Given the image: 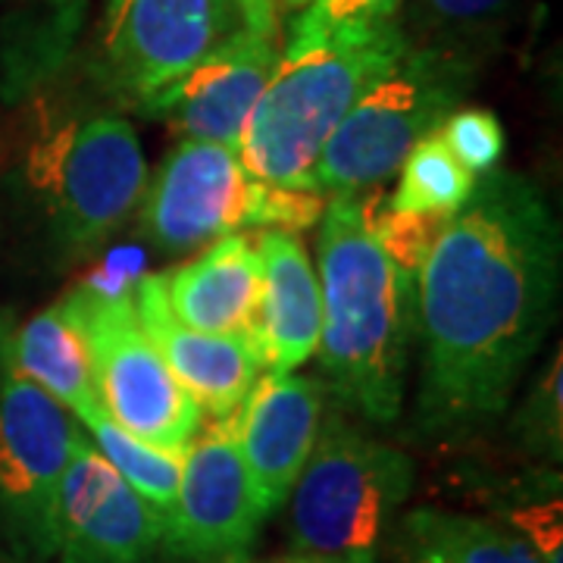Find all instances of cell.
Masks as SVG:
<instances>
[{"instance_id": "cell-1", "label": "cell", "mask_w": 563, "mask_h": 563, "mask_svg": "<svg viewBox=\"0 0 563 563\" xmlns=\"http://www.w3.org/2000/svg\"><path fill=\"white\" fill-rule=\"evenodd\" d=\"M561 220L536 181L492 169L444 220L417 279L422 439H461L507 410L561 295Z\"/></svg>"}, {"instance_id": "cell-2", "label": "cell", "mask_w": 563, "mask_h": 563, "mask_svg": "<svg viewBox=\"0 0 563 563\" xmlns=\"http://www.w3.org/2000/svg\"><path fill=\"white\" fill-rule=\"evenodd\" d=\"M317 263L322 376L347 410L388 426L401 417L417 344V279L376 244L363 191L325 198Z\"/></svg>"}, {"instance_id": "cell-3", "label": "cell", "mask_w": 563, "mask_h": 563, "mask_svg": "<svg viewBox=\"0 0 563 563\" xmlns=\"http://www.w3.org/2000/svg\"><path fill=\"white\" fill-rule=\"evenodd\" d=\"M407 47L401 20L285 41L239 141L244 169L279 188L313 191L322 144L363 91L395 69Z\"/></svg>"}, {"instance_id": "cell-4", "label": "cell", "mask_w": 563, "mask_h": 563, "mask_svg": "<svg viewBox=\"0 0 563 563\" xmlns=\"http://www.w3.org/2000/svg\"><path fill=\"white\" fill-rule=\"evenodd\" d=\"M20 179L47 239L85 254L139 213L147 161L120 113L38 103L22 141Z\"/></svg>"}, {"instance_id": "cell-5", "label": "cell", "mask_w": 563, "mask_h": 563, "mask_svg": "<svg viewBox=\"0 0 563 563\" xmlns=\"http://www.w3.org/2000/svg\"><path fill=\"white\" fill-rule=\"evenodd\" d=\"M413 479V461L401 448L366 435L344 417H329L288 495L291 554L383 563L388 532Z\"/></svg>"}, {"instance_id": "cell-6", "label": "cell", "mask_w": 563, "mask_h": 563, "mask_svg": "<svg viewBox=\"0 0 563 563\" xmlns=\"http://www.w3.org/2000/svg\"><path fill=\"white\" fill-rule=\"evenodd\" d=\"M476 79V60L435 44H410L407 54L344 113L313 166L322 198L379 188L401 169L410 147L457 110Z\"/></svg>"}, {"instance_id": "cell-7", "label": "cell", "mask_w": 563, "mask_h": 563, "mask_svg": "<svg viewBox=\"0 0 563 563\" xmlns=\"http://www.w3.org/2000/svg\"><path fill=\"white\" fill-rule=\"evenodd\" d=\"M317 191L279 188L251 176L235 147L181 141L141 198V229L166 254L191 251L244 229L303 232L322 220Z\"/></svg>"}, {"instance_id": "cell-8", "label": "cell", "mask_w": 563, "mask_h": 563, "mask_svg": "<svg viewBox=\"0 0 563 563\" xmlns=\"http://www.w3.org/2000/svg\"><path fill=\"white\" fill-rule=\"evenodd\" d=\"M60 303L85 342L103 410L141 442L181 457L203 413L144 335L132 295L76 288Z\"/></svg>"}, {"instance_id": "cell-9", "label": "cell", "mask_w": 563, "mask_h": 563, "mask_svg": "<svg viewBox=\"0 0 563 563\" xmlns=\"http://www.w3.org/2000/svg\"><path fill=\"white\" fill-rule=\"evenodd\" d=\"M81 439L79 420L60 401L3 363L0 520L22 558H54L63 473Z\"/></svg>"}, {"instance_id": "cell-10", "label": "cell", "mask_w": 563, "mask_h": 563, "mask_svg": "<svg viewBox=\"0 0 563 563\" xmlns=\"http://www.w3.org/2000/svg\"><path fill=\"white\" fill-rule=\"evenodd\" d=\"M242 25L232 0H107L98 79L141 107Z\"/></svg>"}, {"instance_id": "cell-11", "label": "cell", "mask_w": 563, "mask_h": 563, "mask_svg": "<svg viewBox=\"0 0 563 563\" xmlns=\"http://www.w3.org/2000/svg\"><path fill=\"white\" fill-rule=\"evenodd\" d=\"M266 523L235 417L203 422L181 457L176 507L166 517V554L195 563H235Z\"/></svg>"}, {"instance_id": "cell-12", "label": "cell", "mask_w": 563, "mask_h": 563, "mask_svg": "<svg viewBox=\"0 0 563 563\" xmlns=\"http://www.w3.org/2000/svg\"><path fill=\"white\" fill-rule=\"evenodd\" d=\"M166 517L81 439L63 473L57 563H157Z\"/></svg>"}, {"instance_id": "cell-13", "label": "cell", "mask_w": 563, "mask_h": 563, "mask_svg": "<svg viewBox=\"0 0 563 563\" xmlns=\"http://www.w3.org/2000/svg\"><path fill=\"white\" fill-rule=\"evenodd\" d=\"M276 35L239 25L179 79L141 103L151 120L166 122L185 141L225 144L239 151L247 117L279 63Z\"/></svg>"}, {"instance_id": "cell-14", "label": "cell", "mask_w": 563, "mask_h": 563, "mask_svg": "<svg viewBox=\"0 0 563 563\" xmlns=\"http://www.w3.org/2000/svg\"><path fill=\"white\" fill-rule=\"evenodd\" d=\"M132 303L144 335L157 347L181 388L201 407L203 417H232L261 379L257 344L244 335H220L185 325L169 307L163 273L144 276L132 291Z\"/></svg>"}, {"instance_id": "cell-15", "label": "cell", "mask_w": 563, "mask_h": 563, "mask_svg": "<svg viewBox=\"0 0 563 563\" xmlns=\"http://www.w3.org/2000/svg\"><path fill=\"white\" fill-rule=\"evenodd\" d=\"M235 417V435L266 517L288 501L322 429V385L301 373H261Z\"/></svg>"}, {"instance_id": "cell-16", "label": "cell", "mask_w": 563, "mask_h": 563, "mask_svg": "<svg viewBox=\"0 0 563 563\" xmlns=\"http://www.w3.org/2000/svg\"><path fill=\"white\" fill-rule=\"evenodd\" d=\"M254 242L263 261L261 317L254 332L261 366L263 373H295L320 344V279L298 232L261 229Z\"/></svg>"}, {"instance_id": "cell-17", "label": "cell", "mask_w": 563, "mask_h": 563, "mask_svg": "<svg viewBox=\"0 0 563 563\" xmlns=\"http://www.w3.org/2000/svg\"><path fill=\"white\" fill-rule=\"evenodd\" d=\"M166 298L185 325L254 342L263 295L257 242L244 232L217 239L201 257L163 273Z\"/></svg>"}, {"instance_id": "cell-18", "label": "cell", "mask_w": 563, "mask_h": 563, "mask_svg": "<svg viewBox=\"0 0 563 563\" xmlns=\"http://www.w3.org/2000/svg\"><path fill=\"white\" fill-rule=\"evenodd\" d=\"M385 548L398 563H542L532 544L501 520L444 507L407 510Z\"/></svg>"}, {"instance_id": "cell-19", "label": "cell", "mask_w": 563, "mask_h": 563, "mask_svg": "<svg viewBox=\"0 0 563 563\" xmlns=\"http://www.w3.org/2000/svg\"><path fill=\"white\" fill-rule=\"evenodd\" d=\"M0 361L60 401L73 417L101 404L85 342L63 303L44 307L38 317L20 325L0 347Z\"/></svg>"}, {"instance_id": "cell-20", "label": "cell", "mask_w": 563, "mask_h": 563, "mask_svg": "<svg viewBox=\"0 0 563 563\" xmlns=\"http://www.w3.org/2000/svg\"><path fill=\"white\" fill-rule=\"evenodd\" d=\"M76 420L88 432V442L98 448L103 461L110 463L144 501L154 504L163 517H169L176 507V495H179L181 457H181L179 454H166L154 444L141 442L139 435H132L125 426H120L103 410V404L85 410Z\"/></svg>"}, {"instance_id": "cell-21", "label": "cell", "mask_w": 563, "mask_h": 563, "mask_svg": "<svg viewBox=\"0 0 563 563\" xmlns=\"http://www.w3.org/2000/svg\"><path fill=\"white\" fill-rule=\"evenodd\" d=\"M476 188V176L444 144L442 132L420 139L401 163V181L388 195V207L407 213L451 217Z\"/></svg>"}, {"instance_id": "cell-22", "label": "cell", "mask_w": 563, "mask_h": 563, "mask_svg": "<svg viewBox=\"0 0 563 563\" xmlns=\"http://www.w3.org/2000/svg\"><path fill=\"white\" fill-rule=\"evenodd\" d=\"M517 0H410V44H435L476 60L473 44L501 29Z\"/></svg>"}, {"instance_id": "cell-23", "label": "cell", "mask_w": 563, "mask_h": 563, "mask_svg": "<svg viewBox=\"0 0 563 563\" xmlns=\"http://www.w3.org/2000/svg\"><path fill=\"white\" fill-rule=\"evenodd\" d=\"M81 0H51L35 25L22 29V44L7 54V88H29L32 81L54 73L69 54L73 35L79 32Z\"/></svg>"}, {"instance_id": "cell-24", "label": "cell", "mask_w": 563, "mask_h": 563, "mask_svg": "<svg viewBox=\"0 0 563 563\" xmlns=\"http://www.w3.org/2000/svg\"><path fill=\"white\" fill-rule=\"evenodd\" d=\"M366 198V220L376 244L383 247V254L395 263L401 273L420 279V269L432 244L439 239L442 225L448 217H432V213H407L388 207V195L379 188L363 191Z\"/></svg>"}, {"instance_id": "cell-25", "label": "cell", "mask_w": 563, "mask_h": 563, "mask_svg": "<svg viewBox=\"0 0 563 563\" xmlns=\"http://www.w3.org/2000/svg\"><path fill=\"white\" fill-rule=\"evenodd\" d=\"M563 357L561 344L544 366L539 383L526 395L523 407L514 420V435L523 444L526 454L544 463H561L563 454Z\"/></svg>"}, {"instance_id": "cell-26", "label": "cell", "mask_w": 563, "mask_h": 563, "mask_svg": "<svg viewBox=\"0 0 563 563\" xmlns=\"http://www.w3.org/2000/svg\"><path fill=\"white\" fill-rule=\"evenodd\" d=\"M495 520L510 526L520 539L532 544L542 563H563L561 473L554 470L542 488H526V495H514V501L498 504Z\"/></svg>"}, {"instance_id": "cell-27", "label": "cell", "mask_w": 563, "mask_h": 563, "mask_svg": "<svg viewBox=\"0 0 563 563\" xmlns=\"http://www.w3.org/2000/svg\"><path fill=\"white\" fill-rule=\"evenodd\" d=\"M444 144L454 151V157L479 179L485 173L498 169L507 151L501 120L485 107H457L442 122Z\"/></svg>"}, {"instance_id": "cell-28", "label": "cell", "mask_w": 563, "mask_h": 563, "mask_svg": "<svg viewBox=\"0 0 563 563\" xmlns=\"http://www.w3.org/2000/svg\"><path fill=\"white\" fill-rule=\"evenodd\" d=\"M407 0H313L291 20L288 38H317L344 25L395 22Z\"/></svg>"}, {"instance_id": "cell-29", "label": "cell", "mask_w": 563, "mask_h": 563, "mask_svg": "<svg viewBox=\"0 0 563 563\" xmlns=\"http://www.w3.org/2000/svg\"><path fill=\"white\" fill-rule=\"evenodd\" d=\"M235 10H239V20L244 29H254L263 35H276L279 29V13L269 0H232Z\"/></svg>"}, {"instance_id": "cell-30", "label": "cell", "mask_w": 563, "mask_h": 563, "mask_svg": "<svg viewBox=\"0 0 563 563\" xmlns=\"http://www.w3.org/2000/svg\"><path fill=\"white\" fill-rule=\"evenodd\" d=\"M269 3H273L276 13H279V10H301V7L313 3V0H269Z\"/></svg>"}, {"instance_id": "cell-31", "label": "cell", "mask_w": 563, "mask_h": 563, "mask_svg": "<svg viewBox=\"0 0 563 563\" xmlns=\"http://www.w3.org/2000/svg\"><path fill=\"white\" fill-rule=\"evenodd\" d=\"M273 563H332V561H320V558H307V554H288V558H282V561Z\"/></svg>"}]
</instances>
